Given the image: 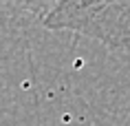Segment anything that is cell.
<instances>
[{"mask_svg":"<svg viewBox=\"0 0 130 126\" xmlns=\"http://www.w3.org/2000/svg\"><path fill=\"white\" fill-rule=\"evenodd\" d=\"M11 13L27 18V20H42L53 9L57 0H2Z\"/></svg>","mask_w":130,"mask_h":126,"instance_id":"2","label":"cell"},{"mask_svg":"<svg viewBox=\"0 0 130 126\" xmlns=\"http://www.w3.org/2000/svg\"><path fill=\"white\" fill-rule=\"evenodd\" d=\"M48 31H73L126 53L130 42V0H57L42 18Z\"/></svg>","mask_w":130,"mask_h":126,"instance_id":"1","label":"cell"}]
</instances>
